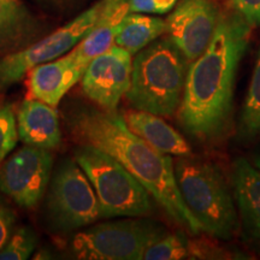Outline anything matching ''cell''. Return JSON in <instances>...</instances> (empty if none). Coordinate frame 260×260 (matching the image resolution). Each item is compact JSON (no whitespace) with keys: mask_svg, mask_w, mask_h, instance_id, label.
I'll return each mask as SVG.
<instances>
[{"mask_svg":"<svg viewBox=\"0 0 260 260\" xmlns=\"http://www.w3.org/2000/svg\"><path fill=\"white\" fill-rule=\"evenodd\" d=\"M252 25L234 10L222 12L212 40L188 69L178 119L188 134L214 139L233 109L236 71L248 47Z\"/></svg>","mask_w":260,"mask_h":260,"instance_id":"6da1fadb","label":"cell"},{"mask_svg":"<svg viewBox=\"0 0 260 260\" xmlns=\"http://www.w3.org/2000/svg\"><path fill=\"white\" fill-rule=\"evenodd\" d=\"M69 125L81 145L93 146L121 162L172 220L194 235L203 232L178 189L170 155L157 151L135 135L122 116L104 110L81 109L71 115Z\"/></svg>","mask_w":260,"mask_h":260,"instance_id":"7a4b0ae2","label":"cell"},{"mask_svg":"<svg viewBox=\"0 0 260 260\" xmlns=\"http://www.w3.org/2000/svg\"><path fill=\"white\" fill-rule=\"evenodd\" d=\"M189 65L170 38L157 39L133 59L126 100L140 111L160 117L174 116L183 98Z\"/></svg>","mask_w":260,"mask_h":260,"instance_id":"3957f363","label":"cell"},{"mask_svg":"<svg viewBox=\"0 0 260 260\" xmlns=\"http://www.w3.org/2000/svg\"><path fill=\"white\" fill-rule=\"evenodd\" d=\"M178 189L203 232L229 241L240 229L234 191L216 164L190 155L174 164Z\"/></svg>","mask_w":260,"mask_h":260,"instance_id":"277c9868","label":"cell"},{"mask_svg":"<svg viewBox=\"0 0 260 260\" xmlns=\"http://www.w3.org/2000/svg\"><path fill=\"white\" fill-rule=\"evenodd\" d=\"M74 157L92 183L102 218L151 212V194L118 160L89 145L77 148Z\"/></svg>","mask_w":260,"mask_h":260,"instance_id":"5b68a950","label":"cell"},{"mask_svg":"<svg viewBox=\"0 0 260 260\" xmlns=\"http://www.w3.org/2000/svg\"><path fill=\"white\" fill-rule=\"evenodd\" d=\"M167 233L147 219H125L89 226L71 241L75 258L83 260H139L146 248Z\"/></svg>","mask_w":260,"mask_h":260,"instance_id":"8992f818","label":"cell"},{"mask_svg":"<svg viewBox=\"0 0 260 260\" xmlns=\"http://www.w3.org/2000/svg\"><path fill=\"white\" fill-rule=\"evenodd\" d=\"M47 217L57 230H74L102 218L90 181L76 161H64L52 177L46 200Z\"/></svg>","mask_w":260,"mask_h":260,"instance_id":"52a82bcc","label":"cell"},{"mask_svg":"<svg viewBox=\"0 0 260 260\" xmlns=\"http://www.w3.org/2000/svg\"><path fill=\"white\" fill-rule=\"evenodd\" d=\"M104 5L105 0H99L47 37L0 58V88H8L37 65L57 59L73 50L95 23Z\"/></svg>","mask_w":260,"mask_h":260,"instance_id":"ba28073f","label":"cell"},{"mask_svg":"<svg viewBox=\"0 0 260 260\" xmlns=\"http://www.w3.org/2000/svg\"><path fill=\"white\" fill-rule=\"evenodd\" d=\"M52 167L48 149L25 146L0 167V191L22 209H34L46 193Z\"/></svg>","mask_w":260,"mask_h":260,"instance_id":"9c48e42d","label":"cell"},{"mask_svg":"<svg viewBox=\"0 0 260 260\" xmlns=\"http://www.w3.org/2000/svg\"><path fill=\"white\" fill-rule=\"evenodd\" d=\"M220 15L216 0H181L165 19L168 37L189 63L209 46Z\"/></svg>","mask_w":260,"mask_h":260,"instance_id":"30bf717a","label":"cell"},{"mask_svg":"<svg viewBox=\"0 0 260 260\" xmlns=\"http://www.w3.org/2000/svg\"><path fill=\"white\" fill-rule=\"evenodd\" d=\"M132 68V54L113 45L88 64L81 79L82 92L104 111L115 112L130 87Z\"/></svg>","mask_w":260,"mask_h":260,"instance_id":"8fae6325","label":"cell"},{"mask_svg":"<svg viewBox=\"0 0 260 260\" xmlns=\"http://www.w3.org/2000/svg\"><path fill=\"white\" fill-rule=\"evenodd\" d=\"M86 69L71 51L57 59L37 65L28 71L29 98L57 107L65 94L82 79Z\"/></svg>","mask_w":260,"mask_h":260,"instance_id":"7c38bea8","label":"cell"},{"mask_svg":"<svg viewBox=\"0 0 260 260\" xmlns=\"http://www.w3.org/2000/svg\"><path fill=\"white\" fill-rule=\"evenodd\" d=\"M232 183L246 239L260 251V171L247 159L237 158Z\"/></svg>","mask_w":260,"mask_h":260,"instance_id":"4fadbf2b","label":"cell"},{"mask_svg":"<svg viewBox=\"0 0 260 260\" xmlns=\"http://www.w3.org/2000/svg\"><path fill=\"white\" fill-rule=\"evenodd\" d=\"M18 138L32 147L53 149L61 142L59 118L54 107L28 98L17 112Z\"/></svg>","mask_w":260,"mask_h":260,"instance_id":"5bb4252c","label":"cell"},{"mask_svg":"<svg viewBox=\"0 0 260 260\" xmlns=\"http://www.w3.org/2000/svg\"><path fill=\"white\" fill-rule=\"evenodd\" d=\"M128 12V0H105V5L95 23L86 37L71 50V53L82 67H88L94 58L115 45L119 24Z\"/></svg>","mask_w":260,"mask_h":260,"instance_id":"9a60e30c","label":"cell"},{"mask_svg":"<svg viewBox=\"0 0 260 260\" xmlns=\"http://www.w3.org/2000/svg\"><path fill=\"white\" fill-rule=\"evenodd\" d=\"M122 118L135 135L161 153L177 157L191 154L190 146L183 136L160 118V116L134 109L125 111Z\"/></svg>","mask_w":260,"mask_h":260,"instance_id":"2e32d148","label":"cell"},{"mask_svg":"<svg viewBox=\"0 0 260 260\" xmlns=\"http://www.w3.org/2000/svg\"><path fill=\"white\" fill-rule=\"evenodd\" d=\"M40 30V21L22 0H0V51L28 46Z\"/></svg>","mask_w":260,"mask_h":260,"instance_id":"e0dca14e","label":"cell"},{"mask_svg":"<svg viewBox=\"0 0 260 260\" xmlns=\"http://www.w3.org/2000/svg\"><path fill=\"white\" fill-rule=\"evenodd\" d=\"M167 32L165 19L138 12H128L119 24L115 45L135 56L142 48Z\"/></svg>","mask_w":260,"mask_h":260,"instance_id":"ac0fdd59","label":"cell"},{"mask_svg":"<svg viewBox=\"0 0 260 260\" xmlns=\"http://www.w3.org/2000/svg\"><path fill=\"white\" fill-rule=\"evenodd\" d=\"M239 133L246 140H252L260 135V48L240 116Z\"/></svg>","mask_w":260,"mask_h":260,"instance_id":"d6986e66","label":"cell"},{"mask_svg":"<svg viewBox=\"0 0 260 260\" xmlns=\"http://www.w3.org/2000/svg\"><path fill=\"white\" fill-rule=\"evenodd\" d=\"M188 258V240L184 234H167L152 242L144 252L145 260H180Z\"/></svg>","mask_w":260,"mask_h":260,"instance_id":"ffe728a7","label":"cell"},{"mask_svg":"<svg viewBox=\"0 0 260 260\" xmlns=\"http://www.w3.org/2000/svg\"><path fill=\"white\" fill-rule=\"evenodd\" d=\"M37 241V235L30 228H19L11 234L8 242L0 249V260H24L30 258Z\"/></svg>","mask_w":260,"mask_h":260,"instance_id":"44dd1931","label":"cell"},{"mask_svg":"<svg viewBox=\"0 0 260 260\" xmlns=\"http://www.w3.org/2000/svg\"><path fill=\"white\" fill-rule=\"evenodd\" d=\"M17 140V118L12 106L0 105V164L15 148Z\"/></svg>","mask_w":260,"mask_h":260,"instance_id":"7402d4cb","label":"cell"},{"mask_svg":"<svg viewBox=\"0 0 260 260\" xmlns=\"http://www.w3.org/2000/svg\"><path fill=\"white\" fill-rule=\"evenodd\" d=\"M233 254L204 239L188 241V258L190 259H229Z\"/></svg>","mask_w":260,"mask_h":260,"instance_id":"603a6c76","label":"cell"},{"mask_svg":"<svg viewBox=\"0 0 260 260\" xmlns=\"http://www.w3.org/2000/svg\"><path fill=\"white\" fill-rule=\"evenodd\" d=\"M178 0H128L129 12L164 15L175 8Z\"/></svg>","mask_w":260,"mask_h":260,"instance_id":"cb8c5ba5","label":"cell"},{"mask_svg":"<svg viewBox=\"0 0 260 260\" xmlns=\"http://www.w3.org/2000/svg\"><path fill=\"white\" fill-rule=\"evenodd\" d=\"M233 9L247 23L260 27V0H229Z\"/></svg>","mask_w":260,"mask_h":260,"instance_id":"d4e9b609","label":"cell"},{"mask_svg":"<svg viewBox=\"0 0 260 260\" xmlns=\"http://www.w3.org/2000/svg\"><path fill=\"white\" fill-rule=\"evenodd\" d=\"M15 224V213L4 201L0 200V249L5 246L12 234Z\"/></svg>","mask_w":260,"mask_h":260,"instance_id":"484cf974","label":"cell"},{"mask_svg":"<svg viewBox=\"0 0 260 260\" xmlns=\"http://www.w3.org/2000/svg\"><path fill=\"white\" fill-rule=\"evenodd\" d=\"M40 2L45 3V4L53 6V8L57 9H63V8H68V6L76 3L77 0H40Z\"/></svg>","mask_w":260,"mask_h":260,"instance_id":"4316f807","label":"cell"},{"mask_svg":"<svg viewBox=\"0 0 260 260\" xmlns=\"http://www.w3.org/2000/svg\"><path fill=\"white\" fill-rule=\"evenodd\" d=\"M254 167L260 171V154L256 155L255 159H254Z\"/></svg>","mask_w":260,"mask_h":260,"instance_id":"83f0119b","label":"cell"}]
</instances>
